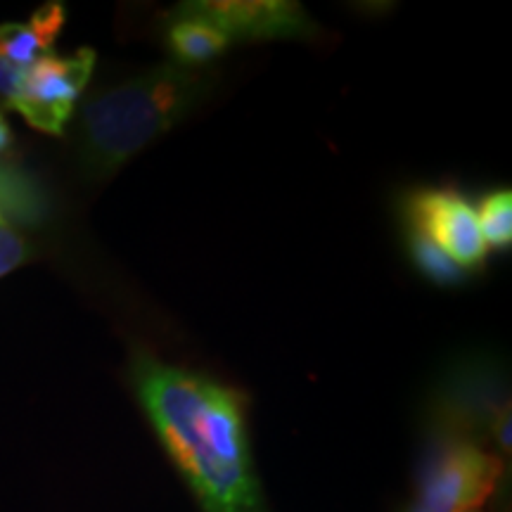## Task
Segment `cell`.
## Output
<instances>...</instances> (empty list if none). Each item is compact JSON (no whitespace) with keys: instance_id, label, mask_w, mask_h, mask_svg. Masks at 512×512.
Segmentation results:
<instances>
[{"instance_id":"6da1fadb","label":"cell","mask_w":512,"mask_h":512,"mask_svg":"<svg viewBox=\"0 0 512 512\" xmlns=\"http://www.w3.org/2000/svg\"><path fill=\"white\" fill-rule=\"evenodd\" d=\"M133 384L157 437L207 512H264L254 477L245 401L235 389L152 356Z\"/></svg>"},{"instance_id":"7a4b0ae2","label":"cell","mask_w":512,"mask_h":512,"mask_svg":"<svg viewBox=\"0 0 512 512\" xmlns=\"http://www.w3.org/2000/svg\"><path fill=\"white\" fill-rule=\"evenodd\" d=\"M209 88L207 72L166 62L95 93L76 124V147L86 174L107 181L188 117Z\"/></svg>"},{"instance_id":"3957f363","label":"cell","mask_w":512,"mask_h":512,"mask_svg":"<svg viewBox=\"0 0 512 512\" xmlns=\"http://www.w3.org/2000/svg\"><path fill=\"white\" fill-rule=\"evenodd\" d=\"M503 460L472 441H448L427 465L408 512H479L496 491Z\"/></svg>"},{"instance_id":"277c9868","label":"cell","mask_w":512,"mask_h":512,"mask_svg":"<svg viewBox=\"0 0 512 512\" xmlns=\"http://www.w3.org/2000/svg\"><path fill=\"white\" fill-rule=\"evenodd\" d=\"M93 69V48H79L69 55H43L22 74L8 107L22 114L36 131L60 136L91 81Z\"/></svg>"},{"instance_id":"5b68a950","label":"cell","mask_w":512,"mask_h":512,"mask_svg":"<svg viewBox=\"0 0 512 512\" xmlns=\"http://www.w3.org/2000/svg\"><path fill=\"white\" fill-rule=\"evenodd\" d=\"M411 230L425 235L463 271H477L484 264L486 249L475 207L456 190H420L408 200Z\"/></svg>"},{"instance_id":"8992f818","label":"cell","mask_w":512,"mask_h":512,"mask_svg":"<svg viewBox=\"0 0 512 512\" xmlns=\"http://www.w3.org/2000/svg\"><path fill=\"white\" fill-rule=\"evenodd\" d=\"M181 8L209 19L230 41H275L316 34L313 19L292 0H192Z\"/></svg>"},{"instance_id":"52a82bcc","label":"cell","mask_w":512,"mask_h":512,"mask_svg":"<svg viewBox=\"0 0 512 512\" xmlns=\"http://www.w3.org/2000/svg\"><path fill=\"white\" fill-rule=\"evenodd\" d=\"M64 19L67 10L62 3H46L29 22L0 24V100L10 105L22 74L43 55L53 53Z\"/></svg>"},{"instance_id":"ba28073f","label":"cell","mask_w":512,"mask_h":512,"mask_svg":"<svg viewBox=\"0 0 512 512\" xmlns=\"http://www.w3.org/2000/svg\"><path fill=\"white\" fill-rule=\"evenodd\" d=\"M230 43L233 41L209 19L192 15L181 5L171 12L169 29H166V46H169L176 64L200 69L202 64H209L226 53Z\"/></svg>"},{"instance_id":"9c48e42d","label":"cell","mask_w":512,"mask_h":512,"mask_svg":"<svg viewBox=\"0 0 512 512\" xmlns=\"http://www.w3.org/2000/svg\"><path fill=\"white\" fill-rule=\"evenodd\" d=\"M475 214L486 249H508L512 245V192L508 188L484 195Z\"/></svg>"},{"instance_id":"30bf717a","label":"cell","mask_w":512,"mask_h":512,"mask_svg":"<svg viewBox=\"0 0 512 512\" xmlns=\"http://www.w3.org/2000/svg\"><path fill=\"white\" fill-rule=\"evenodd\" d=\"M408 245H411V256L415 266L420 268L422 275H427V278L434 280V283L456 285L465 278L463 268L453 264V261L448 259L437 245H432V242L427 240L425 235H420L418 230H411V240H408Z\"/></svg>"},{"instance_id":"8fae6325","label":"cell","mask_w":512,"mask_h":512,"mask_svg":"<svg viewBox=\"0 0 512 512\" xmlns=\"http://www.w3.org/2000/svg\"><path fill=\"white\" fill-rule=\"evenodd\" d=\"M29 259V247L22 240V235L17 230L8 226V221L0 219V278L15 271L17 266H22Z\"/></svg>"},{"instance_id":"7c38bea8","label":"cell","mask_w":512,"mask_h":512,"mask_svg":"<svg viewBox=\"0 0 512 512\" xmlns=\"http://www.w3.org/2000/svg\"><path fill=\"white\" fill-rule=\"evenodd\" d=\"M491 434H494L498 448L510 453V406L496 408L491 415Z\"/></svg>"},{"instance_id":"4fadbf2b","label":"cell","mask_w":512,"mask_h":512,"mask_svg":"<svg viewBox=\"0 0 512 512\" xmlns=\"http://www.w3.org/2000/svg\"><path fill=\"white\" fill-rule=\"evenodd\" d=\"M12 147H15V138H12V131L5 121L3 112H0V164H5L12 155Z\"/></svg>"},{"instance_id":"5bb4252c","label":"cell","mask_w":512,"mask_h":512,"mask_svg":"<svg viewBox=\"0 0 512 512\" xmlns=\"http://www.w3.org/2000/svg\"><path fill=\"white\" fill-rule=\"evenodd\" d=\"M0 219H3V211H0Z\"/></svg>"}]
</instances>
